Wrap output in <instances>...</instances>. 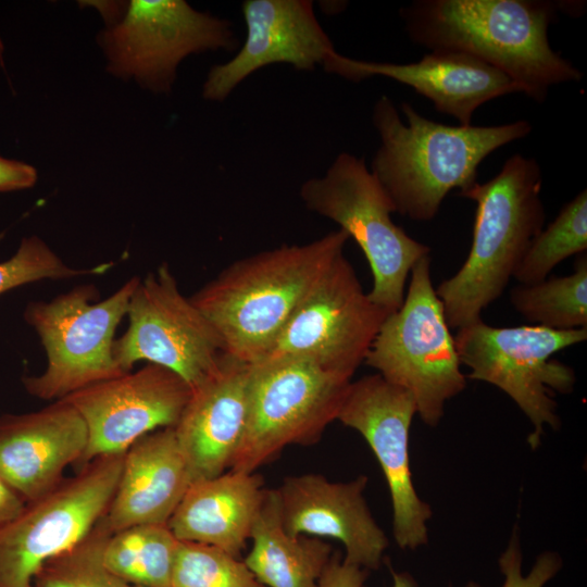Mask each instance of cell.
<instances>
[{
  "label": "cell",
  "instance_id": "1",
  "mask_svg": "<svg viewBox=\"0 0 587 587\" xmlns=\"http://www.w3.org/2000/svg\"><path fill=\"white\" fill-rule=\"evenodd\" d=\"M559 12L548 0H416L400 16L414 43L473 55L542 102L551 87L583 76L549 42Z\"/></svg>",
  "mask_w": 587,
  "mask_h": 587
},
{
  "label": "cell",
  "instance_id": "2",
  "mask_svg": "<svg viewBox=\"0 0 587 587\" xmlns=\"http://www.w3.org/2000/svg\"><path fill=\"white\" fill-rule=\"evenodd\" d=\"M400 109L407 123L389 97L383 95L374 104L372 122L380 145L370 171L395 212L417 222L433 220L452 189L461 192L475 185L477 168L491 152L532 132L525 120L452 126L424 117L409 102Z\"/></svg>",
  "mask_w": 587,
  "mask_h": 587
},
{
  "label": "cell",
  "instance_id": "3",
  "mask_svg": "<svg viewBox=\"0 0 587 587\" xmlns=\"http://www.w3.org/2000/svg\"><path fill=\"white\" fill-rule=\"evenodd\" d=\"M348 239L339 228L304 245H282L236 260L190 300L217 330L224 352L254 364Z\"/></svg>",
  "mask_w": 587,
  "mask_h": 587
},
{
  "label": "cell",
  "instance_id": "4",
  "mask_svg": "<svg viewBox=\"0 0 587 587\" xmlns=\"http://www.w3.org/2000/svg\"><path fill=\"white\" fill-rule=\"evenodd\" d=\"M541 188L538 162L516 153L490 180L459 192L476 202V213L466 260L435 288L450 329L482 320L483 310L503 294L544 228Z\"/></svg>",
  "mask_w": 587,
  "mask_h": 587
},
{
  "label": "cell",
  "instance_id": "5",
  "mask_svg": "<svg viewBox=\"0 0 587 587\" xmlns=\"http://www.w3.org/2000/svg\"><path fill=\"white\" fill-rule=\"evenodd\" d=\"M384 379L409 391L427 426L441 421L446 403L466 387L454 337L430 278V258L410 272L400 308L383 322L364 362Z\"/></svg>",
  "mask_w": 587,
  "mask_h": 587
},
{
  "label": "cell",
  "instance_id": "6",
  "mask_svg": "<svg viewBox=\"0 0 587 587\" xmlns=\"http://www.w3.org/2000/svg\"><path fill=\"white\" fill-rule=\"evenodd\" d=\"M587 339V328L555 330L539 325L496 327L479 320L457 329L455 348L466 378L491 384L505 392L533 425L532 449L541 442L545 426L558 430L555 394H571L575 371L552 357Z\"/></svg>",
  "mask_w": 587,
  "mask_h": 587
},
{
  "label": "cell",
  "instance_id": "7",
  "mask_svg": "<svg viewBox=\"0 0 587 587\" xmlns=\"http://www.w3.org/2000/svg\"><path fill=\"white\" fill-rule=\"evenodd\" d=\"M300 198L358 243L372 272L369 298L388 313L398 310L413 265L430 248L392 221L395 208L365 161L339 153L323 176L301 185Z\"/></svg>",
  "mask_w": 587,
  "mask_h": 587
},
{
  "label": "cell",
  "instance_id": "8",
  "mask_svg": "<svg viewBox=\"0 0 587 587\" xmlns=\"http://www.w3.org/2000/svg\"><path fill=\"white\" fill-rule=\"evenodd\" d=\"M139 279L130 277L102 300L98 289L87 284L26 305L24 320L38 335L47 357L41 374L22 379L29 395L60 400L125 373L113 355L114 335Z\"/></svg>",
  "mask_w": 587,
  "mask_h": 587
},
{
  "label": "cell",
  "instance_id": "9",
  "mask_svg": "<svg viewBox=\"0 0 587 587\" xmlns=\"http://www.w3.org/2000/svg\"><path fill=\"white\" fill-rule=\"evenodd\" d=\"M351 382L303 358L250 364L247 427L229 470L253 473L288 446L319 442Z\"/></svg>",
  "mask_w": 587,
  "mask_h": 587
},
{
  "label": "cell",
  "instance_id": "10",
  "mask_svg": "<svg viewBox=\"0 0 587 587\" xmlns=\"http://www.w3.org/2000/svg\"><path fill=\"white\" fill-rule=\"evenodd\" d=\"M124 453L91 460L0 525V587H36L41 567L95 527L114 495Z\"/></svg>",
  "mask_w": 587,
  "mask_h": 587
},
{
  "label": "cell",
  "instance_id": "11",
  "mask_svg": "<svg viewBox=\"0 0 587 587\" xmlns=\"http://www.w3.org/2000/svg\"><path fill=\"white\" fill-rule=\"evenodd\" d=\"M388 314L369 298L341 252L307 292L261 361L303 358L352 378Z\"/></svg>",
  "mask_w": 587,
  "mask_h": 587
},
{
  "label": "cell",
  "instance_id": "12",
  "mask_svg": "<svg viewBox=\"0 0 587 587\" xmlns=\"http://www.w3.org/2000/svg\"><path fill=\"white\" fill-rule=\"evenodd\" d=\"M100 43L109 72L168 92L186 57L233 51L239 41L230 21L197 11L183 0H132L123 18L100 34Z\"/></svg>",
  "mask_w": 587,
  "mask_h": 587
},
{
  "label": "cell",
  "instance_id": "13",
  "mask_svg": "<svg viewBox=\"0 0 587 587\" xmlns=\"http://www.w3.org/2000/svg\"><path fill=\"white\" fill-rule=\"evenodd\" d=\"M126 315L128 328L113 344L114 359L123 372L146 361L175 372L193 388L224 353L217 330L180 292L167 264L139 279Z\"/></svg>",
  "mask_w": 587,
  "mask_h": 587
},
{
  "label": "cell",
  "instance_id": "14",
  "mask_svg": "<svg viewBox=\"0 0 587 587\" xmlns=\"http://www.w3.org/2000/svg\"><path fill=\"white\" fill-rule=\"evenodd\" d=\"M415 414L413 396L376 373L350 383L337 416L372 449L389 489L395 541L408 550L428 542L433 515L412 479L409 440Z\"/></svg>",
  "mask_w": 587,
  "mask_h": 587
},
{
  "label": "cell",
  "instance_id": "15",
  "mask_svg": "<svg viewBox=\"0 0 587 587\" xmlns=\"http://www.w3.org/2000/svg\"><path fill=\"white\" fill-rule=\"evenodd\" d=\"M191 390L175 372L147 363L63 398L78 411L87 427L88 442L78 464L123 453L147 434L174 427Z\"/></svg>",
  "mask_w": 587,
  "mask_h": 587
},
{
  "label": "cell",
  "instance_id": "16",
  "mask_svg": "<svg viewBox=\"0 0 587 587\" xmlns=\"http://www.w3.org/2000/svg\"><path fill=\"white\" fill-rule=\"evenodd\" d=\"M246 39L229 61L213 65L203 84L209 101H224L255 71L288 63L311 71L335 51L309 0H245Z\"/></svg>",
  "mask_w": 587,
  "mask_h": 587
},
{
  "label": "cell",
  "instance_id": "17",
  "mask_svg": "<svg viewBox=\"0 0 587 587\" xmlns=\"http://www.w3.org/2000/svg\"><path fill=\"white\" fill-rule=\"evenodd\" d=\"M367 476L332 482L315 473L287 476L276 488L285 532L332 538L345 548L346 562L371 571L383 564L388 538L364 497Z\"/></svg>",
  "mask_w": 587,
  "mask_h": 587
},
{
  "label": "cell",
  "instance_id": "18",
  "mask_svg": "<svg viewBox=\"0 0 587 587\" xmlns=\"http://www.w3.org/2000/svg\"><path fill=\"white\" fill-rule=\"evenodd\" d=\"M322 66L353 83L385 76L410 86L430 100L437 111L455 117L461 126L472 125V116L482 104L521 92L504 73L460 51L434 50L419 62L398 64L355 60L335 50Z\"/></svg>",
  "mask_w": 587,
  "mask_h": 587
},
{
  "label": "cell",
  "instance_id": "19",
  "mask_svg": "<svg viewBox=\"0 0 587 587\" xmlns=\"http://www.w3.org/2000/svg\"><path fill=\"white\" fill-rule=\"evenodd\" d=\"M88 442L86 424L63 399L28 413L0 416V475L25 502L54 489L64 470L79 463Z\"/></svg>",
  "mask_w": 587,
  "mask_h": 587
},
{
  "label": "cell",
  "instance_id": "20",
  "mask_svg": "<svg viewBox=\"0 0 587 587\" xmlns=\"http://www.w3.org/2000/svg\"><path fill=\"white\" fill-rule=\"evenodd\" d=\"M250 364L222 353L197 386L174 426L191 483L230 469L248 419Z\"/></svg>",
  "mask_w": 587,
  "mask_h": 587
},
{
  "label": "cell",
  "instance_id": "21",
  "mask_svg": "<svg viewBox=\"0 0 587 587\" xmlns=\"http://www.w3.org/2000/svg\"><path fill=\"white\" fill-rule=\"evenodd\" d=\"M190 484L174 427L154 430L125 451L102 521L111 534L135 525L167 524Z\"/></svg>",
  "mask_w": 587,
  "mask_h": 587
},
{
  "label": "cell",
  "instance_id": "22",
  "mask_svg": "<svg viewBox=\"0 0 587 587\" xmlns=\"http://www.w3.org/2000/svg\"><path fill=\"white\" fill-rule=\"evenodd\" d=\"M265 489L255 472L229 470L192 482L167 526L177 540L213 546L240 559Z\"/></svg>",
  "mask_w": 587,
  "mask_h": 587
},
{
  "label": "cell",
  "instance_id": "23",
  "mask_svg": "<svg viewBox=\"0 0 587 587\" xmlns=\"http://www.w3.org/2000/svg\"><path fill=\"white\" fill-rule=\"evenodd\" d=\"M245 564L265 587H319L333 549L321 538L288 535L276 489H265Z\"/></svg>",
  "mask_w": 587,
  "mask_h": 587
},
{
  "label": "cell",
  "instance_id": "24",
  "mask_svg": "<svg viewBox=\"0 0 587 587\" xmlns=\"http://www.w3.org/2000/svg\"><path fill=\"white\" fill-rule=\"evenodd\" d=\"M178 540L167 524L127 527L108 538L103 563L112 573L140 587H171Z\"/></svg>",
  "mask_w": 587,
  "mask_h": 587
},
{
  "label": "cell",
  "instance_id": "25",
  "mask_svg": "<svg viewBox=\"0 0 587 587\" xmlns=\"http://www.w3.org/2000/svg\"><path fill=\"white\" fill-rule=\"evenodd\" d=\"M574 271L510 291L514 310L528 322L555 330L587 328V254L577 255Z\"/></svg>",
  "mask_w": 587,
  "mask_h": 587
},
{
  "label": "cell",
  "instance_id": "26",
  "mask_svg": "<svg viewBox=\"0 0 587 587\" xmlns=\"http://www.w3.org/2000/svg\"><path fill=\"white\" fill-rule=\"evenodd\" d=\"M587 250V190L565 203L557 217L535 237L513 278L520 285L544 280L563 260Z\"/></svg>",
  "mask_w": 587,
  "mask_h": 587
},
{
  "label": "cell",
  "instance_id": "27",
  "mask_svg": "<svg viewBox=\"0 0 587 587\" xmlns=\"http://www.w3.org/2000/svg\"><path fill=\"white\" fill-rule=\"evenodd\" d=\"M111 532L101 520L75 546L50 559L39 571L36 587H140L112 573L102 553Z\"/></svg>",
  "mask_w": 587,
  "mask_h": 587
},
{
  "label": "cell",
  "instance_id": "28",
  "mask_svg": "<svg viewBox=\"0 0 587 587\" xmlns=\"http://www.w3.org/2000/svg\"><path fill=\"white\" fill-rule=\"evenodd\" d=\"M171 587H265L243 560L198 542L178 540Z\"/></svg>",
  "mask_w": 587,
  "mask_h": 587
},
{
  "label": "cell",
  "instance_id": "29",
  "mask_svg": "<svg viewBox=\"0 0 587 587\" xmlns=\"http://www.w3.org/2000/svg\"><path fill=\"white\" fill-rule=\"evenodd\" d=\"M110 266L101 264L88 268H74L65 264L39 237H25L15 253L0 262V295L42 279H68L102 274Z\"/></svg>",
  "mask_w": 587,
  "mask_h": 587
},
{
  "label": "cell",
  "instance_id": "30",
  "mask_svg": "<svg viewBox=\"0 0 587 587\" xmlns=\"http://www.w3.org/2000/svg\"><path fill=\"white\" fill-rule=\"evenodd\" d=\"M523 554L517 527L512 530L511 538L498 560L499 569L503 575L501 587H545L563 566L562 558L554 551L540 553L525 575L522 570ZM463 587H484L470 580Z\"/></svg>",
  "mask_w": 587,
  "mask_h": 587
},
{
  "label": "cell",
  "instance_id": "31",
  "mask_svg": "<svg viewBox=\"0 0 587 587\" xmlns=\"http://www.w3.org/2000/svg\"><path fill=\"white\" fill-rule=\"evenodd\" d=\"M369 571L346 562L339 552L333 553L319 587H363Z\"/></svg>",
  "mask_w": 587,
  "mask_h": 587
},
{
  "label": "cell",
  "instance_id": "32",
  "mask_svg": "<svg viewBox=\"0 0 587 587\" xmlns=\"http://www.w3.org/2000/svg\"><path fill=\"white\" fill-rule=\"evenodd\" d=\"M37 180L34 166L17 160L0 155V192L30 188Z\"/></svg>",
  "mask_w": 587,
  "mask_h": 587
},
{
  "label": "cell",
  "instance_id": "33",
  "mask_svg": "<svg viewBox=\"0 0 587 587\" xmlns=\"http://www.w3.org/2000/svg\"><path fill=\"white\" fill-rule=\"evenodd\" d=\"M24 505L25 502L0 475V525L16 516Z\"/></svg>",
  "mask_w": 587,
  "mask_h": 587
},
{
  "label": "cell",
  "instance_id": "34",
  "mask_svg": "<svg viewBox=\"0 0 587 587\" xmlns=\"http://www.w3.org/2000/svg\"><path fill=\"white\" fill-rule=\"evenodd\" d=\"M392 587H417L416 580L408 572H396L390 567ZM365 587V586H363Z\"/></svg>",
  "mask_w": 587,
  "mask_h": 587
}]
</instances>
